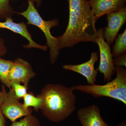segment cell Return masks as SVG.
Masks as SVG:
<instances>
[{
	"label": "cell",
	"mask_w": 126,
	"mask_h": 126,
	"mask_svg": "<svg viewBox=\"0 0 126 126\" xmlns=\"http://www.w3.org/2000/svg\"><path fill=\"white\" fill-rule=\"evenodd\" d=\"M113 63L115 67H126V53L120 56L114 57Z\"/></svg>",
	"instance_id": "cell-19"
},
{
	"label": "cell",
	"mask_w": 126,
	"mask_h": 126,
	"mask_svg": "<svg viewBox=\"0 0 126 126\" xmlns=\"http://www.w3.org/2000/svg\"><path fill=\"white\" fill-rule=\"evenodd\" d=\"M11 88L14 89L16 96L18 99L24 97L27 93L28 86L21 85L20 83L11 82Z\"/></svg>",
	"instance_id": "cell-18"
},
{
	"label": "cell",
	"mask_w": 126,
	"mask_h": 126,
	"mask_svg": "<svg viewBox=\"0 0 126 126\" xmlns=\"http://www.w3.org/2000/svg\"><path fill=\"white\" fill-rule=\"evenodd\" d=\"M11 0H0V17L6 19L12 17L14 10L10 4Z\"/></svg>",
	"instance_id": "cell-17"
},
{
	"label": "cell",
	"mask_w": 126,
	"mask_h": 126,
	"mask_svg": "<svg viewBox=\"0 0 126 126\" xmlns=\"http://www.w3.org/2000/svg\"><path fill=\"white\" fill-rule=\"evenodd\" d=\"M39 96L43 100L40 110L50 121L58 123L64 121L74 112L76 97L71 88L58 84H47Z\"/></svg>",
	"instance_id": "cell-2"
},
{
	"label": "cell",
	"mask_w": 126,
	"mask_h": 126,
	"mask_svg": "<svg viewBox=\"0 0 126 126\" xmlns=\"http://www.w3.org/2000/svg\"><path fill=\"white\" fill-rule=\"evenodd\" d=\"M98 60L97 53H92L90 60L87 62L80 64H66L63 65V68L65 70L73 71L82 75L87 79L89 84H95L97 81V69L94 68V64Z\"/></svg>",
	"instance_id": "cell-9"
},
{
	"label": "cell",
	"mask_w": 126,
	"mask_h": 126,
	"mask_svg": "<svg viewBox=\"0 0 126 126\" xmlns=\"http://www.w3.org/2000/svg\"><path fill=\"white\" fill-rule=\"evenodd\" d=\"M23 98L25 107L27 108L33 107L36 111L40 110L43 106V98L38 95L35 96L32 93H27Z\"/></svg>",
	"instance_id": "cell-15"
},
{
	"label": "cell",
	"mask_w": 126,
	"mask_h": 126,
	"mask_svg": "<svg viewBox=\"0 0 126 126\" xmlns=\"http://www.w3.org/2000/svg\"><path fill=\"white\" fill-rule=\"evenodd\" d=\"M117 126H126V122L123 121L121 123L118 124Z\"/></svg>",
	"instance_id": "cell-24"
},
{
	"label": "cell",
	"mask_w": 126,
	"mask_h": 126,
	"mask_svg": "<svg viewBox=\"0 0 126 126\" xmlns=\"http://www.w3.org/2000/svg\"><path fill=\"white\" fill-rule=\"evenodd\" d=\"M116 77L104 85H78L71 87L72 90L90 94L95 98L107 97L126 105V69L115 67Z\"/></svg>",
	"instance_id": "cell-3"
},
{
	"label": "cell",
	"mask_w": 126,
	"mask_h": 126,
	"mask_svg": "<svg viewBox=\"0 0 126 126\" xmlns=\"http://www.w3.org/2000/svg\"><path fill=\"white\" fill-rule=\"evenodd\" d=\"M13 63V61L11 60L0 58V81L9 89L11 88V87L9 75Z\"/></svg>",
	"instance_id": "cell-13"
},
{
	"label": "cell",
	"mask_w": 126,
	"mask_h": 126,
	"mask_svg": "<svg viewBox=\"0 0 126 126\" xmlns=\"http://www.w3.org/2000/svg\"><path fill=\"white\" fill-rule=\"evenodd\" d=\"M31 65L29 62L20 58L13 61L9 72V79L11 82L23 83L28 86L31 79L35 77Z\"/></svg>",
	"instance_id": "cell-7"
},
{
	"label": "cell",
	"mask_w": 126,
	"mask_h": 126,
	"mask_svg": "<svg viewBox=\"0 0 126 126\" xmlns=\"http://www.w3.org/2000/svg\"><path fill=\"white\" fill-rule=\"evenodd\" d=\"M7 94L8 92H7V91L6 90L5 86L2 85V90L1 92H0V107L6 98Z\"/></svg>",
	"instance_id": "cell-21"
},
{
	"label": "cell",
	"mask_w": 126,
	"mask_h": 126,
	"mask_svg": "<svg viewBox=\"0 0 126 126\" xmlns=\"http://www.w3.org/2000/svg\"><path fill=\"white\" fill-rule=\"evenodd\" d=\"M0 29L9 30L14 33L20 35L21 36L27 39L29 41V44L23 46L26 48H35L44 51H46L48 49L47 45H40L33 40L32 36L28 31L27 25L24 22L16 23L14 22V19L12 17H7L5 21H0Z\"/></svg>",
	"instance_id": "cell-10"
},
{
	"label": "cell",
	"mask_w": 126,
	"mask_h": 126,
	"mask_svg": "<svg viewBox=\"0 0 126 126\" xmlns=\"http://www.w3.org/2000/svg\"><path fill=\"white\" fill-rule=\"evenodd\" d=\"M33 4L36 3L37 5V7H39L40 6L41 3V0H30Z\"/></svg>",
	"instance_id": "cell-23"
},
{
	"label": "cell",
	"mask_w": 126,
	"mask_h": 126,
	"mask_svg": "<svg viewBox=\"0 0 126 126\" xmlns=\"http://www.w3.org/2000/svg\"><path fill=\"white\" fill-rule=\"evenodd\" d=\"M108 26L104 29L103 37L109 45L112 44L117 34L126 21V6L107 15Z\"/></svg>",
	"instance_id": "cell-8"
},
{
	"label": "cell",
	"mask_w": 126,
	"mask_h": 126,
	"mask_svg": "<svg viewBox=\"0 0 126 126\" xmlns=\"http://www.w3.org/2000/svg\"><path fill=\"white\" fill-rule=\"evenodd\" d=\"M93 14L97 19L105 15L126 7V0H89Z\"/></svg>",
	"instance_id": "cell-12"
},
{
	"label": "cell",
	"mask_w": 126,
	"mask_h": 126,
	"mask_svg": "<svg viewBox=\"0 0 126 126\" xmlns=\"http://www.w3.org/2000/svg\"><path fill=\"white\" fill-rule=\"evenodd\" d=\"M104 29L97 30L98 38L96 44L98 46L100 52V61L97 70L104 75V81H111L115 73V67L110 45L105 41L103 37Z\"/></svg>",
	"instance_id": "cell-5"
},
{
	"label": "cell",
	"mask_w": 126,
	"mask_h": 126,
	"mask_svg": "<svg viewBox=\"0 0 126 126\" xmlns=\"http://www.w3.org/2000/svg\"><path fill=\"white\" fill-rule=\"evenodd\" d=\"M6 126V121L5 117L0 109V126Z\"/></svg>",
	"instance_id": "cell-22"
},
{
	"label": "cell",
	"mask_w": 126,
	"mask_h": 126,
	"mask_svg": "<svg viewBox=\"0 0 126 126\" xmlns=\"http://www.w3.org/2000/svg\"><path fill=\"white\" fill-rule=\"evenodd\" d=\"M115 43L113 46V57H117L124 54L126 52V29L119 34L117 38L115 39Z\"/></svg>",
	"instance_id": "cell-14"
},
{
	"label": "cell",
	"mask_w": 126,
	"mask_h": 126,
	"mask_svg": "<svg viewBox=\"0 0 126 126\" xmlns=\"http://www.w3.org/2000/svg\"><path fill=\"white\" fill-rule=\"evenodd\" d=\"M7 49L4 39L0 36V56H5L7 53Z\"/></svg>",
	"instance_id": "cell-20"
},
{
	"label": "cell",
	"mask_w": 126,
	"mask_h": 126,
	"mask_svg": "<svg viewBox=\"0 0 126 126\" xmlns=\"http://www.w3.org/2000/svg\"><path fill=\"white\" fill-rule=\"evenodd\" d=\"M14 89L11 88L5 101L0 107V109L5 117L12 122L17 119L32 114L31 108H26L18 101Z\"/></svg>",
	"instance_id": "cell-6"
},
{
	"label": "cell",
	"mask_w": 126,
	"mask_h": 126,
	"mask_svg": "<svg viewBox=\"0 0 126 126\" xmlns=\"http://www.w3.org/2000/svg\"><path fill=\"white\" fill-rule=\"evenodd\" d=\"M77 115L82 126H111L104 121L100 109L95 104L79 109Z\"/></svg>",
	"instance_id": "cell-11"
},
{
	"label": "cell",
	"mask_w": 126,
	"mask_h": 126,
	"mask_svg": "<svg viewBox=\"0 0 126 126\" xmlns=\"http://www.w3.org/2000/svg\"><path fill=\"white\" fill-rule=\"evenodd\" d=\"M11 126H41L40 121L32 114L25 116L19 121L12 122Z\"/></svg>",
	"instance_id": "cell-16"
},
{
	"label": "cell",
	"mask_w": 126,
	"mask_h": 126,
	"mask_svg": "<svg viewBox=\"0 0 126 126\" xmlns=\"http://www.w3.org/2000/svg\"><path fill=\"white\" fill-rule=\"evenodd\" d=\"M69 20L67 29L61 36L57 37L58 48L74 47L82 42L96 43L98 38L96 21L88 0H68Z\"/></svg>",
	"instance_id": "cell-1"
},
{
	"label": "cell",
	"mask_w": 126,
	"mask_h": 126,
	"mask_svg": "<svg viewBox=\"0 0 126 126\" xmlns=\"http://www.w3.org/2000/svg\"><path fill=\"white\" fill-rule=\"evenodd\" d=\"M18 14L27 19V24L33 25L43 32L46 38L47 47L49 48V59L50 63L54 64L56 63L59 54L56 37L52 35L50 30L59 25V21L57 19L49 21L45 20L41 17L34 4L30 0H28V6L25 11Z\"/></svg>",
	"instance_id": "cell-4"
}]
</instances>
